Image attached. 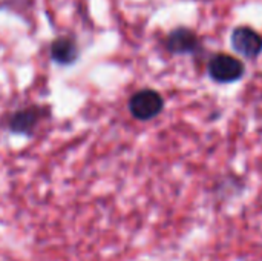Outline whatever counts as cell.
<instances>
[{"mask_svg":"<svg viewBox=\"0 0 262 261\" xmlns=\"http://www.w3.org/2000/svg\"><path fill=\"white\" fill-rule=\"evenodd\" d=\"M232 45L236 52L247 58H255L261 54L262 38L258 32L247 26L236 28L232 34Z\"/></svg>","mask_w":262,"mask_h":261,"instance_id":"3957f363","label":"cell"},{"mask_svg":"<svg viewBox=\"0 0 262 261\" xmlns=\"http://www.w3.org/2000/svg\"><path fill=\"white\" fill-rule=\"evenodd\" d=\"M244 63L229 54H216L209 62V75L218 83H233L244 75Z\"/></svg>","mask_w":262,"mask_h":261,"instance_id":"7a4b0ae2","label":"cell"},{"mask_svg":"<svg viewBox=\"0 0 262 261\" xmlns=\"http://www.w3.org/2000/svg\"><path fill=\"white\" fill-rule=\"evenodd\" d=\"M51 55L60 65H71V63H74L77 60L78 49H77V45L71 38L60 37V38H57L52 43V46H51Z\"/></svg>","mask_w":262,"mask_h":261,"instance_id":"8992f818","label":"cell"},{"mask_svg":"<svg viewBox=\"0 0 262 261\" xmlns=\"http://www.w3.org/2000/svg\"><path fill=\"white\" fill-rule=\"evenodd\" d=\"M40 109L38 108H26L20 109L11 115L8 122V129L18 135H32L37 123L40 122Z\"/></svg>","mask_w":262,"mask_h":261,"instance_id":"277c9868","label":"cell"},{"mask_svg":"<svg viewBox=\"0 0 262 261\" xmlns=\"http://www.w3.org/2000/svg\"><path fill=\"white\" fill-rule=\"evenodd\" d=\"M167 48L175 54H189L198 48V38L192 31L180 28L169 35Z\"/></svg>","mask_w":262,"mask_h":261,"instance_id":"5b68a950","label":"cell"},{"mask_svg":"<svg viewBox=\"0 0 262 261\" xmlns=\"http://www.w3.org/2000/svg\"><path fill=\"white\" fill-rule=\"evenodd\" d=\"M164 109V98L154 89H141L129 100V112L140 122L154 120Z\"/></svg>","mask_w":262,"mask_h":261,"instance_id":"6da1fadb","label":"cell"}]
</instances>
